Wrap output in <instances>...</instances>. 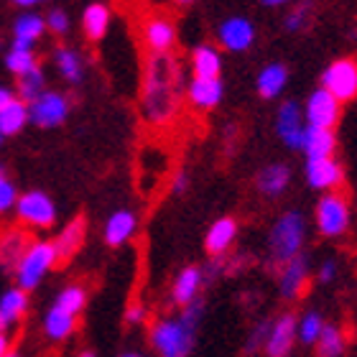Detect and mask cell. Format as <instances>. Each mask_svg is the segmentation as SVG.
I'll use <instances>...</instances> for the list:
<instances>
[{
  "label": "cell",
  "mask_w": 357,
  "mask_h": 357,
  "mask_svg": "<svg viewBox=\"0 0 357 357\" xmlns=\"http://www.w3.org/2000/svg\"><path fill=\"white\" fill-rule=\"evenodd\" d=\"M291 186V169L286 164H268L255 174V189L266 199H278Z\"/></svg>",
  "instance_id": "obj_20"
},
{
  "label": "cell",
  "mask_w": 357,
  "mask_h": 357,
  "mask_svg": "<svg viewBox=\"0 0 357 357\" xmlns=\"http://www.w3.org/2000/svg\"><path fill=\"white\" fill-rule=\"evenodd\" d=\"M268 329H271V319L255 321L253 329H250V335H248V340H245V355H258V352H263Z\"/></svg>",
  "instance_id": "obj_37"
},
{
  "label": "cell",
  "mask_w": 357,
  "mask_h": 357,
  "mask_svg": "<svg viewBox=\"0 0 357 357\" xmlns=\"http://www.w3.org/2000/svg\"><path fill=\"white\" fill-rule=\"evenodd\" d=\"M204 286H207V281H204L202 266H184L172 283V304L178 306V309L192 306L194 301L202 298V289Z\"/></svg>",
  "instance_id": "obj_14"
},
{
  "label": "cell",
  "mask_w": 357,
  "mask_h": 357,
  "mask_svg": "<svg viewBox=\"0 0 357 357\" xmlns=\"http://www.w3.org/2000/svg\"><path fill=\"white\" fill-rule=\"evenodd\" d=\"M296 344V314L283 312L275 319H271L266 344H263V355L266 357H289Z\"/></svg>",
  "instance_id": "obj_10"
},
{
  "label": "cell",
  "mask_w": 357,
  "mask_h": 357,
  "mask_svg": "<svg viewBox=\"0 0 357 357\" xmlns=\"http://www.w3.org/2000/svg\"><path fill=\"white\" fill-rule=\"evenodd\" d=\"M118 357H146L143 352H135V350H130V352H123V355H118Z\"/></svg>",
  "instance_id": "obj_48"
},
{
  "label": "cell",
  "mask_w": 357,
  "mask_h": 357,
  "mask_svg": "<svg viewBox=\"0 0 357 357\" xmlns=\"http://www.w3.org/2000/svg\"><path fill=\"white\" fill-rule=\"evenodd\" d=\"M3 141H6V138H3V133H0V146H3Z\"/></svg>",
  "instance_id": "obj_51"
},
{
  "label": "cell",
  "mask_w": 357,
  "mask_h": 357,
  "mask_svg": "<svg viewBox=\"0 0 357 357\" xmlns=\"http://www.w3.org/2000/svg\"><path fill=\"white\" fill-rule=\"evenodd\" d=\"M46 31L44 15L36 13H23L21 18H15L13 23V46L10 49H33L41 33Z\"/></svg>",
  "instance_id": "obj_25"
},
{
  "label": "cell",
  "mask_w": 357,
  "mask_h": 357,
  "mask_svg": "<svg viewBox=\"0 0 357 357\" xmlns=\"http://www.w3.org/2000/svg\"><path fill=\"white\" fill-rule=\"evenodd\" d=\"M149 321V309L141 304V301H133V304H128L126 309V324H130V327H141V324H146Z\"/></svg>",
  "instance_id": "obj_42"
},
{
  "label": "cell",
  "mask_w": 357,
  "mask_h": 357,
  "mask_svg": "<svg viewBox=\"0 0 357 357\" xmlns=\"http://www.w3.org/2000/svg\"><path fill=\"white\" fill-rule=\"evenodd\" d=\"M41 92H46V79H44V72L38 67H33L31 72H26V75H21V79H18V100L21 102H33Z\"/></svg>",
  "instance_id": "obj_35"
},
{
  "label": "cell",
  "mask_w": 357,
  "mask_h": 357,
  "mask_svg": "<svg viewBox=\"0 0 357 357\" xmlns=\"http://www.w3.org/2000/svg\"><path fill=\"white\" fill-rule=\"evenodd\" d=\"M189 184H192L189 174H186V172H176V174H174V178H172V194L181 197V194L189 192Z\"/></svg>",
  "instance_id": "obj_43"
},
{
  "label": "cell",
  "mask_w": 357,
  "mask_h": 357,
  "mask_svg": "<svg viewBox=\"0 0 357 357\" xmlns=\"http://www.w3.org/2000/svg\"><path fill=\"white\" fill-rule=\"evenodd\" d=\"M217 38L227 52H248L255 41V26L245 15H230L220 23Z\"/></svg>",
  "instance_id": "obj_16"
},
{
  "label": "cell",
  "mask_w": 357,
  "mask_h": 357,
  "mask_svg": "<svg viewBox=\"0 0 357 357\" xmlns=\"http://www.w3.org/2000/svg\"><path fill=\"white\" fill-rule=\"evenodd\" d=\"M176 3H192V0H176Z\"/></svg>",
  "instance_id": "obj_52"
},
{
  "label": "cell",
  "mask_w": 357,
  "mask_h": 357,
  "mask_svg": "<svg viewBox=\"0 0 357 357\" xmlns=\"http://www.w3.org/2000/svg\"><path fill=\"white\" fill-rule=\"evenodd\" d=\"M306 235H309L306 217L298 209H286L283 215L275 217V222L268 230V263L281 268L283 263L301 255L306 245Z\"/></svg>",
  "instance_id": "obj_3"
},
{
  "label": "cell",
  "mask_w": 357,
  "mask_h": 357,
  "mask_svg": "<svg viewBox=\"0 0 357 357\" xmlns=\"http://www.w3.org/2000/svg\"><path fill=\"white\" fill-rule=\"evenodd\" d=\"M31 238L23 227H8L0 232V268L13 273L15 263L21 261V255L26 253Z\"/></svg>",
  "instance_id": "obj_21"
},
{
  "label": "cell",
  "mask_w": 357,
  "mask_h": 357,
  "mask_svg": "<svg viewBox=\"0 0 357 357\" xmlns=\"http://www.w3.org/2000/svg\"><path fill=\"white\" fill-rule=\"evenodd\" d=\"M204 319V301H194L186 309H178L174 317H161L151 324L149 342L158 357H189L197 344L199 324Z\"/></svg>",
  "instance_id": "obj_2"
},
{
  "label": "cell",
  "mask_w": 357,
  "mask_h": 357,
  "mask_svg": "<svg viewBox=\"0 0 357 357\" xmlns=\"http://www.w3.org/2000/svg\"><path fill=\"white\" fill-rule=\"evenodd\" d=\"M44 23H46V29L52 31V33H56V36H64L69 31V26H72V23H69V15L64 13V10H59V8H54L52 13L46 15Z\"/></svg>",
  "instance_id": "obj_41"
},
{
  "label": "cell",
  "mask_w": 357,
  "mask_h": 357,
  "mask_svg": "<svg viewBox=\"0 0 357 357\" xmlns=\"http://www.w3.org/2000/svg\"><path fill=\"white\" fill-rule=\"evenodd\" d=\"M69 115V100L61 92L46 89L41 95L29 102V123L38 128H56L61 126Z\"/></svg>",
  "instance_id": "obj_9"
},
{
  "label": "cell",
  "mask_w": 357,
  "mask_h": 357,
  "mask_svg": "<svg viewBox=\"0 0 357 357\" xmlns=\"http://www.w3.org/2000/svg\"><path fill=\"white\" fill-rule=\"evenodd\" d=\"M6 357H23V352H21V350H15V347H13V350L8 352V355H6Z\"/></svg>",
  "instance_id": "obj_50"
},
{
  "label": "cell",
  "mask_w": 357,
  "mask_h": 357,
  "mask_svg": "<svg viewBox=\"0 0 357 357\" xmlns=\"http://www.w3.org/2000/svg\"><path fill=\"white\" fill-rule=\"evenodd\" d=\"M192 72L194 79H220V72H222V56L215 46L202 44L194 49L192 54Z\"/></svg>",
  "instance_id": "obj_28"
},
{
  "label": "cell",
  "mask_w": 357,
  "mask_h": 357,
  "mask_svg": "<svg viewBox=\"0 0 357 357\" xmlns=\"http://www.w3.org/2000/svg\"><path fill=\"white\" fill-rule=\"evenodd\" d=\"M6 67L8 72H13V75H26V72H31L33 67H38L36 64V54H33V49H10L6 56Z\"/></svg>",
  "instance_id": "obj_36"
},
{
  "label": "cell",
  "mask_w": 357,
  "mask_h": 357,
  "mask_svg": "<svg viewBox=\"0 0 357 357\" xmlns=\"http://www.w3.org/2000/svg\"><path fill=\"white\" fill-rule=\"evenodd\" d=\"M82 29L92 41H100L110 29V8L102 6V3L87 6L82 13Z\"/></svg>",
  "instance_id": "obj_32"
},
{
  "label": "cell",
  "mask_w": 357,
  "mask_h": 357,
  "mask_svg": "<svg viewBox=\"0 0 357 357\" xmlns=\"http://www.w3.org/2000/svg\"><path fill=\"white\" fill-rule=\"evenodd\" d=\"M15 6H23V8H29V6H36V3H41V0H13Z\"/></svg>",
  "instance_id": "obj_47"
},
{
  "label": "cell",
  "mask_w": 357,
  "mask_h": 357,
  "mask_svg": "<svg viewBox=\"0 0 357 357\" xmlns=\"http://www.w3.org/2000/svg\"><path fill=\"white\" fill-rule=\"evenodd\" d=\"M56 266H59V253L54 248V240H31L26 253L21 255V261L13 268L15 286L31 294L44 283V278Z\"/></svg>",
  "instance_id": "obj_4"
},
{
  "label": "cell",
  "mask_w": 357,
  "mask_h": 357,
  "mask_svg": "<svg viewBox=\"0 0 357 357\" xmlns=\"http://www.w3.org/2000/svg\"><path fill=\"white\" fill-rule=\"evenodd\" d=\"M10 350H13V340H10V335H8V332H0V357H6Z\"/></svg>",
  "instance_id": "obj_45"
},
{
  "label": "cell",
  "mask_w": 357,
  "mask_h": 357,
  "mask_svg": "<svg viewBox=\"0 0 357 357\" xmlns=\"http://www.w3.org/2000/svg\"><path fill=\"white\" fill-rule=\"evenodd\" d=\"M52 306H56V309H61L64 314L79 319V314H82L84 306H87V289L79 286V283H69V286L59 289V294L54 296Z\"/></svg>",
  "instance_id": "obj_31"
},
{
  "label": "cell",
  "mask_w": 357,
  "mask_h": 357,
  "mask_svg": "<svg viewBox=\"0 0 357 357\" xmlns=\"http://www.w3.org/2000/svg\"><path fill=\"white\" fill-rule=\"evenodd\" d=\"M225 87L222 79H192L186 89V100L197 107V110H212L222 102Z\"/></svg>",
  "instance_id": "obj_23"
},
{
  "label": "cell",
  "mask_w": 357,
  "mask_h": 357,
  "mask_svg": "<svg viewBox=\"0 0 357 357\" xmlns=\"http://www.w3.org/2000/svg\"><path fill=\"white\" fill-rule=\"evenodd\" d=\"M26 123H29V105L21 102L18 97L8 105L6 110H0V133H3V138L21 133Z\"/></svg>",
  "instance_id": "obj_33"
},
{
  "label": "cell",
  "mask_w": 357,
  "mask_h": 357,
  "mask_svg": "<svg viewBox=\"0 0 357 357\" xmlns=\"http://www.w3.org/2000/svg\"><path fill=\"white\" fill-rule=\"evenodd\" d=\"M337 273H340V263H337L335 258H324L312 275H317V281H319L321 286H329V283H335Z\"/></svg>",
  "instance_id": "obj_40"
},
{
  "label": "cell",
  "mask_w": 357,
  "mask_h": 357,
  "mask_svg": "<svg viewBox=\"0 0 357 357\" xmlns=\"http://www.w3.org/2000/svg\"><path fill=\"white\" fill-rule=\"evenodd\" d=\"M138 232V215L133 209H115L102 225V240L107 248H123L135 238Z\"/></svg>",
  "instance_id": "obj_15"
},
{
  "label": "cell",
  "mask_w": 357,
  "mask_h": 357,
  "mask_svg": "<svg viewBox=\"0 0 357 357\" xmlns=\"http://www.w3.org/2000/svg\"><path fill=\"white\" fill-rule=\"evenodd\" d=\"M317 357H344L347 352V335L337 321H324L319 340L314 342Z\"/></svg>",
  "instance_id": "obj_27"
},
{
  "label": "cell",
  "mask_w": 357,
  "mask_h": 357,
  "mask_svg": "<svg viewBox=\"0 0 357 357\" xmlns=\"http://www.w3.org/2000/svg\"><path fill=\"white\" fill-rule=\"evenodd\" d=\"M261 3L268 8H278V6H283V3H289V0H261Z\"/></svg>",
  "instance_id": "obj_46"
},
{
  "label": "cell",
  "mask_w": 357,
  "mask_h": 357,
  "mask_svg": "<svg viewBox=\"0 0 357 357\" xmlns=\"http://www.w3.org/2000/svg\"><path fill=\"white\" fill-rule=\"evenodd\" d=\"M324 317L317 309H309L301 317H296V342L306 344V347H314V342L319 340L321 327H324Z\"/></svg>",
  "instance_id": "obj_34"
},
{
  "label": "cell",
  "mask_w": 357,
  "mask_h": 357,
  "mask_svg": "<svg viewBox=\"0 0 357 357\" xmlns=\"http://www.w3.org/2000/svg\"><path fill=\"white\" fill-rule=\"evenodd\" d=\"M54 64L59 69L61 79H67L69 84H79L84 77V61L79 56V52L69 49V46H59L54 52Z\"/></svg>",
  "instance_id": "obj_30"
},
{
  "label": "cell",
  "mask_w": 357,
  "mask_h": 357,
  "mask_svg": "<svg viewBox=\"0 0 357 357\" xmlns=\"http://www.w3.org/2000/svg\"><path fill=\"white\" fill-rule=\"evenodd\" d=\"M31 309V298L18 286H10L0 294V332H13Z\"/></svg>",
  "instance_id": "obj_18"
},
{
  "label": "cell",
  "mask_w": 357,
  "mask_h": 357,
  "mask_svg": "<svg viewBox=\"0 0 357 357\" xmlns=\"http://www.w3.org/2000/svg\"><path fill=\"white\" fill-rule=\"evenodd\" d=\"M342 105L329 95L327 89H314L306 100V128H319V130H332L340 120Z\"/></svg>",
  "instance_id": "obj_11"
},
{
  "label": "cell",
  "mask_w": 357,
  "mask_h": 357,
  "mask_svg": "<svg viewBox=\"0 0 357 357\" xmlns=\"http://www.w3.org/2000/svg\"><path fill=\"white\" fill-rule=\"evenodd\" d=\"M143 41L153 54H169L176 44V26L166 15H151L143 23Z\"/></svg>",
  "instance_id": "obj_19"
},
{
  "label": "cell",
  "mask_w": 357,
  "mask_h": 357,
  "mask_svg": "<svg viewBox=\"0 0 357 357\" xmlns=\"http://www.w3.org/2000/svg\"><path fill=\"white\" fill-rule=\"evenodd\" d=\"M77 329V317H69L56 306H49L41 317V332L49 342H67L69 337L75 335Z\"/></svg>",
  "instance_id": "obj_22"
},
{
  "label": "cell",
  "mask_w": 357,
  "mask_h": 357,
  "mask_svg": "<svg viewBox=\"0 0 357 357\" xmlns=\"http://www.w3.org/2000/svg\"><path fill=\"white\" fill-rule=\"evenodd\" d=\"M304 118H301V107L296 100H286L275 112V133L283 141V146L291 151H301L304 143Z\"/></svg>",
  "instance_id": "obj_12"
},
{
  "label": "cell",
  "mask_w": 357,
  "mask_h": 357,
  "mask_svg": "<svg viewBox=\"0 0 357 357\" xmlns=\"http://www.w3.org/2000/svg\"><path fill=\"white\" fill-rule=\"evenodd\" d=\"M77 357H100V355H97L95 350H82V352H79V355H77Z\"/></svg>",
  "instance_id": "obj_49"
},
{
  "label": "cell",
  "mask_w": 357,
  "mask_h": 357,
  "mask_svg": "<svg viewBox=\"0 0 357 357\" xmlns=\"http://www.w3.org/2000/svg\"><path fill=\"white\" fill-rule=\"evenodd\" d=\"M84 220L82 217H75L72 222L64 225V230L56 235L54 240V248H56V253H59V263L61 261H72L84 245Z\"/></svg>",
  "instance_id": "obj_24"
},
{
  "label": "cell",
  "mask_w": 357,
  "mask_h": 357,
  "mask_svg": "<svg viewBox=\"0 0 357 357\" xmlns=\"http://www.w3.org/2000/svg\"><path fill=\"white\" fill-rule=\"evenodd\" d=\"M181 69L172 54H153L146 64L141 112L151 126H169L178 112Z\"/></svg>",
  "instance_id": "obj_1"
},
{
  "label": "cell",
  "mask_w": 357,
  "mask_h": 357,
  "mask_svg": "<svg viewBox=\"0 0 357 357\" xmlns=\"http://www.w3.org/2000/svg\"><path fill=\"white\" fill-rule=\"evenodd\" d=\"M301 151L306 158H335L337 135L335 130H319V128H306Z\"/></svg>",
  "instance_id": "obj_26"
},
{
  "label": "cell",
  "mask_w": 357,
  "mask_h": 357,
  "mask_svg": "<svg viewBox=\"0 0 357 357\" xmlns=\"http://www.w3.org/2000/svg\"><path fill=\"white\" fill-rule=\"evenodd\" d=\"M314 225L321 238L337 240L347 235L352 225V207L350 199L342 192H327L321 194L317 207H314Z\"/></svg>",
  "instance_id": "obj_5"
},
{
  "label": "cell",
  "mask_w": 357,
  "mask_h": 357,
  "mask_svg": "<svg viewBox=\"0 0 357 357\" xmlns=\"http://www.w3.org/2000/svg\"><path fill=\"white\" fill-rule=\"evenodd\" d=\"M240 225L235 217H220L209 225L207 235H204V250L209 253V258H225L230 253L235 240H238Z\"/></svg>",
  "instance_id": "obj_17"
},
{
  "label": "cell",
  "mask_w": 357,
  "mask_h": 357,
  "mask_svg": "<svg viewBox=\"0 0 357 357\" xmlns=\"http://www.w3.org/2000/svg\"><path fill=\"white\" fill-rule=\"evenodd\" d=\"M321 89H327L337 102H350L357 97V59H337L321 72Z\"/></svg>",
  "instance_id": "obj_7"
},
{
  "label": "cell",
  "mask_w": 357,
  "mask_h": 357,
  "mask_svg": "<svg viewBox=\"0 0 357 357\" xmlns=\"http://www.w3.org/2000/svg\"><path fill=\"white\" fill-rule=\"evenodd\" d=\"M13 212L18 217V222L23 227H31V230H52L56 225V217H59V209H56L54 199L46 192H38V189L18 194Z\"/></svg>",
  "instance_id": "obj_6"
},
{
  "label": "cell",
  "mask_w": 357,
  "mask_h": 357,
  "mask_svg": "<svg viewBox=\"0 0 357 357\" xmlns=\"http://www.w3.org/2000/svg\"><path fill=\"white\" fill-rule=\"evenodd\" d=\"M15 199H18V189H15V184L6 176V174L0 172V215L13 212Z\"/></svg>",
  "instance_id": "obj_39"
},
{
  "label": "cell",
  "mask_w": 357,
  "mask_h": 357,
  "mask_svg": "<svg viewBox=\"0 0 357 357\" xmlns=\"http://www.w3.org/2000/svg\"><path fill=\"white\" fill-rule=\"evenodd\" d=\"M309 281H312V261L309 255L301 253L296 255L294 261L283 263L278 268V278H275V286H278V296L283 301H296V298L304 296V291L309 289Z\"/></svg>",
  "instance_id": "obj_8"
},
{
  "label": "cell",
  "mask_w": 357,
  "mask_h": 357,
  "mask_svg": "<svg viewBox=\"0 0 357 357\" xmlns=\"http://www.w3.org/2000/svg\"><path fill=\"white\" fill-rule=\"evenodd\" d=\"M306 184L317 192H337L344 181V169L335 158H306Z\"/></svg>",
  "instance_id": "obj_13"
},
{
  "label": "cell",
  "mask_w": 357,
  "mask_h": 357,
  "mask_svg": "<svg viewBox=\"0 0 357 357\" xmlns=\"http://www.w3.org/2000/svg\"><path fill=\"white\" fill-rule=\"evenodd\" d=\"M286 82H289V69L283 64H268V67L261 69V75L255 79V89L263 100H273L286 89Z\"/></svg>",
  "instance_id": "obj_29"
},
{
  "label": "cell",
  "mask_w": 357,
  "mask_h": 357,
  "mask_svg": "<svg viewBox=\"0 0 357 357\" xmlns=\"http://www.w3.org/2000/svg\"><path fill=\"white\" fill-rule=\"evenodd\" d=\"M309 13H312V0L298 3V6L286 15V31H289V33H298L301 29H306V23H309Z\"/></svg>",
  "instance_id": "obj_38"
},
{
  "label": "cell",
  "mask_w": 357,
  "mask_h": 357,
  "mask_svg": "<svg viewBox=\"0 0 357 357\" xmlns=\"http://www.w3.org/2000/svg\"><path fill=\"white\" fill-rule=\"evenodd\" d=\"M15 100V92L13 89H8V87H0V110H6L8 105Z\"/></svg>",
  "instance_id": "obj_44"
}]
</instances>
